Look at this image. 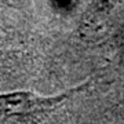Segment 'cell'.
<instances>
[{
    "label": "cell",
    "instance_id": "obj_1",
    "mask_svg": "<svg viewBox=\"0 0 124 124\" xmlns=\"http://www.w3.org/2000/svg\"><path fill=\"white\" fill-rule=\"evenodd\" d=\"M72 92L57 97H40L33 92H11L0 95V119L1 117H28L46 113L64 102Z\"/></svg>",
    "mask_w": 124,
    "mask_h": 124
}]
</instances>
